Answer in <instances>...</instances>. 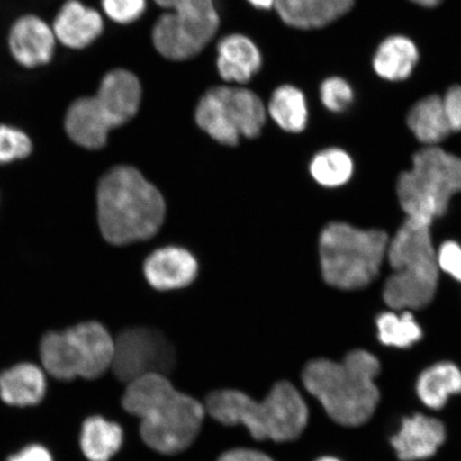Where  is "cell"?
I'll list each match as a JSON object with an SVG mask.
<instances>
[{"mask_svg":"<svg viewBox=\"0 0 461 461\" xmlns=\"http://www.w3.org/2000/svg\"><path fill=\"white\" fill-rule=\"evenodd\" d=\"M122 406L140 419V436L154 451L175 455L185 451L197 438L205 407L177 391L160 374H149L128 384Z\"/></svg>","mask_w":461,"mask_h":461,"instance_id":"cell-1","label":"cell"},{"mask_svg":"<svg viewBox=\"0 0 461 461\" xmlns=\"http://www.w3.org/2000/svg\"><path fill=\"white\" fill-rule=\"evenodd\" d=\"M379 372L376 357L356 349L342 362L311 361L304 367L303 383L334 422L356 428L366 423L376 411L379 391L374 380Z\"/></svg>","mask_w":461,"mask_h":461,"instance_id":"cell-2","label":"cell"},{"mask_svg":"<svg viewBox=\"0 0 461 461\" xmlns=\"http://www.w3.org/2000/svg\"><path fill=\"white\" fill-rule=\"evenodd\" d=\"M165 212L163 195L132 167H115L101 178L97 216L108 243L123 246L153 238Z\"/></svg>","mask_w":461,"mask_h":461,"instance_id":"cell-3","label":"cell"},{"mask_svg":"<svg viewBox=\"0 0 461 461\" xmlns=\"http://www.w3.org/2000/svg\"><path fill=\"white\" fill-rule=\"evenodd\" d=\"M205 411L223 425H244L256 440L276 442L297 439L309 419L302 394L287 382L276 384L262 402L240 391L212 392L206 397Z\"/></svg>","mask_w":461,"mask_h":461,"instance_id":"cell-4","label":"cell"},{"mask_svg":"<svg viewBox=\"0 0 461 461\" xmlns=\"http://www.w3.org/2000/svg\"><path fill=\"white\" fill-rule=\"evenodd\" d=\"M385 258L393 270L384 287L385 303L397 311L428 307L434 301L440 272L430 226L407 218L389 240Z\"/></svg>","mask_w":461,"mask_h":461,"instance_id":"cell-5","label":"cell"},{"mask_svg":"<svg viewBox=\"0 0 461 461\" xmlns=\"http://www.w3.org/2000/svg\"><path fill=\"white\" fill-rule=\"evenodd\" d=\"M389 236L383 230H363L331 222L319 240L322 278L343 291L361 290L377 278L387 256Z\"/></svg>","mask_w":461,"mask_h":461,"instance_id":"cell-6","label":"cell"},{"mask_svg":"<svg viewBox=\"0 0 461 461\" xmlns=\"http://www.w3.org/2000/svg\"><path fill=\"white\" fill-rule=\"evenodd\" d=\"M140 102L141 85L136 75L121 68L109 72L95 96L83 97L68 108V135L86 149L105 147L109 131L134 118Z\"/></svg>","mask_w":461,"mask_h":461,"instance_id":"cell-7","label":"cell"},{"mask_svg":"<svg viewBox=\"0 0 461 461\" xmlns=\"http://www.w3.org/2000/svg\"><path fill=\"white\" fill-rule=\"evenodd\" d=\"M396 192L407 218L430 226L461 193V158L436 146L420 149L411 169L402 173Z\"/></svg>","mask_w":461,"mask_h":461,"instance_id":"cell-8","label":"cell"},{"mask_svg":"<svg viewBox=\"0 0 461 461\" xmlns=\"http://www.w3.org/2000/svg\"><path fill=\"white\" fill-rule=\"evenodd\" d=\"M114 339L100 322L46 333L40 344L43 370L58 380L96 379L112 367Z\"/></svg>","mask_w":461,"mask_h":461,"instance_id":"cell-9","label":"cell"},{"mask_svg":"<svg viewBox=\"0 0 461 461\" xmlns=\"http://www.w3.org/2000/svg\"><path fill=\"white\" fill-rule=\"evenodd\" d=\"M195 121L212 140L235 147L240 136L257 138L267 122V109L250 90L215 86L202 96Z\"/></svg>","mask_w":461,"mask_h":461,"instance_id":"cell-10","label":"cell"},{"mask_svg":"<svg viewBox=\"0 0 461 461\" xmlns=\"http://www.w3.org/2000/svg\"><path fill=\"white\" fill-rule=\"evenodd\" d=\"M169 9L155 23L153 42L160 55L171 60L197 56L219 28V16L212 0H155Z\"/></svg>","mask_w":461,"mask_h":461,"instance_id":"cell-11","label":"cell"},{"mask_svg":"<svg viewBox=\"0 0 461 461\" xmlns=\"http://www.w3.org/2000/svg\"><path fill=\"white\" fill-rule=\"evenodd\" d=\"M176 366L175 348L163 333L151 328H129L114 339L112 370L130 384L149 374L169 375Z\"/></svg>","mask_w":461,"mask_h":461,"instance_id":"cell-12","label":"cell"},{"mask_svg":"<svg viewBox=\"0 0 461 461\" xmlns=\"http://www.w3.org/2000/svg\"><path fill=\"white\" fill-rule=\"evenodd\" d=\"M197 259L181 247L155 250L144 262V276L158 291H172L192 285L198 276Z\"/></svg>","mask_w":461,"mask_h":461,"instance_id":"cell-13","label":"cell"},{"mask_svg":"<svg viewBox=\"0 0 461 461\" xmlns=\"http://www.w3.org/2000/svg\"><path fill=\"white\" fill-rule=\"evenodd\" d=\"M446 428L439 420L414 414L402 420L392 437L391 445L402 461H417L434 456L446 440Z\"/></svg>","mask_w":461,"mask_h":461,"instance_id":"cell-14","label":"cell"},{"mask_svg":"<svg viewBox=\"0 0 461 461\" xmlns=\"http://www.w3.org/2000/svg\"><path fill=\"white\" fill-rule=\"evenodd\" d=\"M55 44L53 29L38 16H23L11 28V53L17 62L26 68L50 62L54 54Z\"/></svg>","mask_w":461,"mask_h":461,"instance_id":"cell-15","label":"cell"},{"mask_svg":"<svg viewBox=\"0 0 461 461\" xmlns=\"http://www.w3.org/2000/svg\"><path fill=\"white\" fill-rule=\"evenodd\" d=\"M104 23L95 9L78 0H68L56 16L53 32L56 39L71 49H84L101 36Z\"/></svg>","mask_w":461,"mask_h":461,"instance_id":"cell-16","label":"cell"},{"mask_svg":"<svg viewBox=\"0 0 461 461\" xmlns=\"http://www.w3.org/2000/svg\"><path fill=\"white\" fill-rule=\"evenodd\" d=\"M355 0H275L274 8L288 26L324 27L353 7Z\"/></svg>","mask_w":461,"mask_h":461,"instance_id":"cell-17","label":"cell"},{"mask_svg":"<svg viewBox=\"0 0 461 461\" xmlns=\"http://www.w3.org/2000/svg\"><path fill=\"white\" fill-rule=\"evenodd\" d=\"M46 388V373L33 363H19L0 374V399L9 406H36L43 401Z\"/></svg>","mask_w":461,"mask_h":461,"instance_id":"cell-18","label":"cell"},{"mask_svg":"<svg viewBox=\"0 0 461 461\" xmlns=\"http://www.w3.org/2000/svg\"><path fill=\"white\" fill-rule=\"evenodd\" d=\"M261 65L256 44L243 34H230L218 43V72L226 82L246 84Z\"/></svg>","mask_w":461,"mask_h":461,"instance_id":"cell-19","label":"cell"},{"mask_svg":"<svg viewBox=\"0 0 461 461\" xmlns=\"http://www.w3.org/2000/svg\"><path fill=\"white\" fill-rule=\"evenodd\" d=\"M419 61V50L411 39L393 36L385 39L375 54L374 70L380 77L400 82L411 77Z\"/></svg>","mask_w":461,"mask_h":461,"instance_id":"cell-20","label":"cell"},{"mask_svg":"<svg viewBox=\"0 0 461 461\" xmlns=\"http://www.w3.org/2000/svg\"><path fill=\"white\" fill-rule=\"evenodd\" d=\"M407 123L417 140L428 147L437 146L452 132L439 95L419 101L409 112Z\"/></svg>","mask_w":461,"mask_h":461,"instance_id":"cell-21","label":"cell"},{"mask_svg":"<svg viewBox=\"0 0 461 461\" xmlns=\"http://www.w3.org/2000/svg\"><path fill=\"white\" fill-rule=\"evenodd\" d=\"M417 393L425 406L439 411L449 396L461 393V371L451 362H440L420 375Z\"/></svg>","mask_w":461,"mask_h":461,"instance_id":"cell-22","label":"cell"},{"mask_svg":"<svg viewBox=\"0 0 461 461\" xmlns=\"http://www.w3.org/2000/svg\"><path fill=\"white\" fill-rule=\"evenodd\" d=\"M79 442L89 461H109L122 446L123 431L117 423L102 417H91L83 424Z\"/></svg>","mask_w":461,"mask_h":461,"instance_id":"cell-23","label":"cell"},{"mask_svg":"<svg viewBox=\"0 0 461 461\" xmlns=\"http://www.w3.org/2000/svg\"><path fill=\"white\" fill-rule=\"evenodd\" d=\"M268 113L285 131L298 134L308 123L307 102L303 92L293 86H282L269 101Z\"/></svg>","mask_w":461,"mask_h":461,"instance_id":"cell-24","label":"cell"},{"mask_svg":"<svg viewBox=\"0 0 461 461\" xmlns=\"http://www.w3.org/2000/svg\"><path fill=\"white\" fill-rule=\"evenodd\" d=\"M309 169L319 185L337 188L345 185L353 176L354 161L344 149L330 148L314 155Z\"/></svg>","mask_w":461,"mask_h":461,"instance_id":"cell-25","label":"cell"},{"mask_svg":"<svg viewBox=\"0 0 461 461\" xmlns=\"http://www.w3.org/2000/svg\"><path fill=\"white\" fill-rule=\"evenodd\" d=\"M376 325L379 341L385 346L408 348L423 337L422 328L408 310L400 314L384 312L377 317Z\"/></svg>","mask_w":461,"mask_h":461,"instance_id":"cell-26","label":"cell"},{"mask_svg":"<svg viewBox=\"0 0 461 461\" xmlns=\"http://www.w3.org/2000/svg\"><path fill=\"white\" fill-rule=\"evenodd\" d=\"M32 151V142L24 131L13 126L0 125V164L24 159Z\"/></svg>","mask_w":461,"mask_h":461,"instance_id":"cell-27","label":"cell"},{"mask_svg":"<svg viewBox=\"0 0 461 461\" xmlns=\"http://www.w3.org/2000/svg\"><path fill=\"white\" fill-rule=\"evenodd\" d=\"M354 92L346 80L330 77L321 86V100L324 106L332 113L344 112L353 102Z\"/></svg>","mask_w":461,"mask_h":461,"instance_id":"cell-28","label":"cell"},{"mask_svg":"<svg viewBox=\"0 0 461 461\" xmlns=\"http://www.w3.org/2000/svg\"><path fill=\"white\" fill-rule=\"evenodd\" d=\"M106 14L120 24H130L146 10V0H103Z\"/></svg>","mask_w":461,"mask_h":461,"instance_id":"cell-29","label":"cell"},{"mask_svg":"<svg viewBox=\"0 0 461 461\" xmlns=\"http://www.w3.org/2000/svg\"><path fill=\"white\" fill-rule=\"evenodd\" d=\"M438 268L461 282V244L447 240L436 250Z\"/></svg>","mask_w":461,"mask_h":461,"instance_id":"cell-30","label":"cell"},{"mask_svg":"<svg viewBox=\"0 0 461 461\" xmlns=\"http://www.w3.org/2000/svg\"><path fill=\"white\" fill-rule=\"evenodd\" d=\"M443 107L452 131H461V86H454L442 99Z\"/></svg>","mask_w":461,"mask_h":461,"instance_id":"cell-31","label":"cell"},{"mask_svg":"<svg viewBox=\"0 0 461 461\" xmlns=\"http://www.w3.org/2000/svg\"><path fill=\"white\" fill-rule=\"evenodd\" d=\"M7 461H54V459L48 448L40 445H31L11 455Z\"/></svg>","mask_w":461,"mask_h":461,"instance_id":"cell-32","label":"cell"},{"mask_svg":"<svg viewBox=\"0 0 461 461\" xmlns=\"http://www.w3.org/2000/svg\"><path fill=\"white\" fill-rule=\"evenodd\" d=\"M217 461H275L264 453L252 451V449H232L221 455Z\"/></svg>","mask_w":461,"mask_h":461,"instance_id":"cell-33","label":"cell"},{"mask_svg":"<svg viewBox=\"0 0 461 461\" xmlns=\"http://www.w3.org/2000/svg\"><path fill=\"white\" fill-rule=\"evenodd\" d=\"M249 3L257 8L270 9L274 7L275 0H249Z\"/></svg>","mask_w":461,"mask_h":461,"instance_id":"cell-34","label":"cell"},{"mask_svg":"<svg viewBox=\"0 0 461 461\" xmlns=\"http://www.w3.org/2000/svg\"><path fill=\"white\" fill-rule=\"evenodd\" d=\"M411 2L422 5V7L431 8L436 7V5H439L442 0H411Z\"/></svg>","mask_w":461,"mask_h":461,"instance_id":"cell-35","label":"cell"},{"mask_svg":"<svg viewBox=\"0 0 461 461\" xmlns=\"http://www.w3.org/2000/svg\"><path fill=\"white\" fill-rule=\"evenodd\" d=\"M316 461H341L334 457H322L320 459H317Z\"/></svg>","mask_w":461,"mask_h":461,"instance_id":"cell-36","label":"cell"}]
</instances>
